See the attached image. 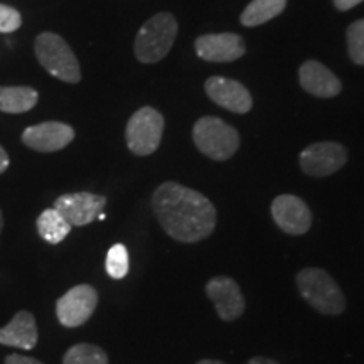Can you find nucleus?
I'll return each instance as SVG.
<instances>
[{"label":"nucleus","mask_w":364,"mask_h":364,"mask_svg":"<svg viewBox=\"0 0 364 364\" xmlns=\"http://www.w3.org/2000/svg\"><path fill=\"white\" fill-rule=\"evenodd\" d=\"M75 139V130L61 122H44V124L27 127L22 132V142L36 152H58L68 147Z\"/></svg>","instance_id":"obj_12"},{"label":"nucleus","mask_w":364,"mask_h":364,"mask_svg":"<svg viewBox=\"0 0 364 364\" xmlns=\"http://www.w3.org/2000/svg\"><path fill=\"white\" fill-rule=\"evenodd\" d=\"M21 26H22L21 14L14 7L0 4V34L16 33Z\"/></svg>","instance_id":"obj_23"},{"label":"nucleus","mask_w":364,"mask_h":364,"mask_svg":"<svg viewBox=\"0 0 364 364\" xmlns=\"http://www.w3.org/2000/svg\"><path fill=\"white\" fill-rule=\"evenodd\" d=\"M107 198L93 193L63 194L54 201V209L73 226H86L102 215Z\"/></svg>","instance_id":"obj_9"},{"label":"nucleus","mask_w":364,"mask_h":364,"mask_svg":"<svg viewBox=\"0 0 364 364\" xmlns=\"http://www.w3.org/2000/svg\"><path fill=\"white\" fill-rule=\"evenodd\" d=\"M248 364H280V363L273 361V359H268V358L257 356V358H252V359H250Z\"/></svg>","instance_id":"obj_27"},{"label":"nucleus","mask_w":364,"mask_h":364,"mask_svg":"<svg viewBox=\"0 0 364 364\" xmlns=\"http://www.w3.org/2000/svg\"><path fill=\"white\" fill-rule=\"evenodd\" d=\"M4 363L6 364H44V363H41L39 359L22 356V354H9V356L4 359Z\"/></svg>","instance_id":"obj_24"},{"label":"nucleus","mask_w":364,"mask_h":364,"mask_svg":"<svg viewBox=\"0 0 364 364\" xmlns=\"http://www.w3.org/2000/svg\"><path fill=\"white\" fill-rule=\"evenodd\" d=\"M39 339L36 317L29 311H19L7 326L0 327V344L31 351Z\"/></svg>","instance_id":"obj_16"},{"label":"nucleus","mask_w":364,"mask_h":364,"mask_svg":"<svg viewBox=\"0 0 364 364\" xmlns=\"http://www.w3.org/2000/svg\"><path fill=\"white\" fill-rule=\"evenodd\" d=\"M164 134V117L156 108L144 107L130 117L125 140L132 154L145 157L159 149Z\"/></svg>","instance_id":"obj_6"},{"label":"nucleus","mask_w":364,"mask_h":364,"mask_svg":"<svg viewBox=\"0 0 364 364\" xmlns=\"http://www.w3.org/2000/svg\"><path fill=\"white\" fill-rule=\"evenodd\" d=\"M204 88L208 97L226 110L233 113H248L252 110V95L238 81L213 76L206 81Z\"/></svg>","instance_id":"obj_14"},{"label":"nucleus","mask_w":364,"mask_h":364,"mask_svg":"<svg viewBox=\"0 0 364 364\" xmlns=\"http://www.w3.org/2000/svg\"><path fill=\"white\" fill-rule=\"evenodd\" d=\"M287 7V0H253L250 6L241 12V24L247 27L262 26L280 16Z\"/></svg>","instance_id":"obj_19"},{"label":"nucleus","mask_w":364,"mask_h":364,"mask_svg":"<svg viewBox=\"0 0 364 364\" xmlns=\"http://www.w3.org/2000/svg\"><path fill=\"white\" fill-rule=\"evenodd\" d=\"M196 364H225V363L216 361V359H201V361L196 363Z\"/></svg>","instance_id":"obj_28"},{"label":"nucleus","mask_w":364,"mask_h":364,"mask_svg":"<svg viewBox=\"0 0 364 364\" xmlns=\"http://www.w3.org/2000/svg\"><path fill=\"white\" fill-rule=\"evenodd\" d=\"M34 51L39 65L54 78L71 85L81 80L78 59L61 36L54 33L39 34L36 38Z\"/></svg>","instance_id":"obj_4"},{"label":"nucleus","mask_w":364,"mask_h":364,"mask_svg":"<svg viewBox=\"0 0 364 364\" xmlns=\"http://www.w3.org/2000/svg\"><path fill=\"white\" fill-rule=\"evenodd\" d=\"M63 364H108V354L100 346L81 343L68 349Z\"/></svg>","instance_id":"obj_20"},{"label":"nucleus","mask_w":364,"mask_h":364,"mask_svg":"<svg viewBox=\"0 0 364 364\" xmlns=\"http://www.w3.org/2000/svg\"><path fill=\"white\" fill-rule=\"evenodd\" d=\"M273 221L284 233L300 236L306 235L312 226V213L306 201L294 194H282L272 203Z\"/></svg>","instance_id":"obj_10"},{"label":"nucleus","mask_w":364,"mask_h":364,"mask_svg":"<svg viewBox=\"0 0 364 364\" xmlns=\"http://www.w3.org/2000/svg\"><path fill=\"white\" fill-rule=\"evenodd\" d=\"M152 209L162 230L179 243H198L213 235L216 208L206 196L177 182H164L152 196Z\"/></svg>","instance_id":"obj_1"},{"label":"nucleus","mask_w":364,"mask_h":364,"mask_svg":"<svg viewBox=\"0 0 364 364\" xmlns=\"http://www.w3.org/2000/svg\"><path fill=\"white\" fill-rule=\"evenodd\" d=\"M98 306V292L95 287L81 284L73 287L56 302L59 324L65 327H80L90 321Z\"/></svg>","instance_id":"obj_7"},{"label":"nucleus","mask_w":364,"mask_h":364,"mask_svg":"<svg viewBox=\"0 0 364 364\" xmlns=\"http://www.w3.org/2000/svg\"><path fill=\"white\" fill-rule=\"evenodd\" d=\"M206 294L215 304L216 314L225 322H233L245 312V297L240 285L225 275L213 277L206 284Z\"/></svg>","instance_id":"obj_11"},{"label":"nucleus","mask_w":364,"mask_h":364,"mask_svg":"<svg viewBox=\"0 0 364 364\" xmlns=\"http://www.w3.org/2000/svg\"><path fill=\"white\" fill-rule=\"evenodd\" d=\"M361 2H364V0H334V6L338 11L346 12V11H351L353 7L359 6Z\"/></svg>","instance_id":"obj_25"},{"label":"nucleus","mask_w":364,"mask_h":364,"mask_svg":"<svg viewBox=\"0 0 364 364\" xmlns=\"http://www.w3.org/2000/svg\"><path fill=\"white\" fill-rule=\"evenodd\" d=\"M39 95L34 88L27 86H0V112L26 113L33 110Z\"/></svg>","instance_id":"obj_17"},{"label":"nucleus","mask_w":364,"mask_h":364,"mask_svg":"<svg viewBox=\"0 0 364 364\" xmlns=\"http://www.w3.org/2000/svg\"><path fill=\"white\" fill-rule=\"evenodd\" d=\"M9 164H11V159H9L4 147H0V174H4L9 169Z\"/></svg>","instance_id":"obj_26"},{"label":"nucleus","mask_w":364,"mask_h":364,"mask_svg":"<svg viewBox=\"0 0 364 364\" xmlns=\"http://www.w3.org/2000/svg\"><path fill=\"white\" fill-rule=\"evenodd\" d=\"M36 228H38L41 238L49 245H59L71 231L70 223L59 215L54 208L41 213L38 221H36Z\"/></svg>","instance_id":"obj_18"},{"label":"nucleus","mask_w":364,"mask_h":364,"mask_svg":"<svg viewBox=\"0 0 364 364\" xmlns=\"http://www.w3.org/2000/svg\"><path fill=\"white\" fill-rule=\"evenodd\" d=\"M300 169L312 177H327L343 169L348 162V150L338 142L309 145L300 154Z\"/></svg>","instance_id":"obj_8"},{"label":"nucleus","mask_w":364,"mask_h":364,"mask_svg":"<svg viewBox=\"0 0 364 364\" xmlns=\"http://www.w3.org/2000/svg\"><path fill=\"white\" fill-rule=\"evenodd\" d=\"M177 38V21L171 12H159L140 27L135 38V58L144 65H154L169 54Z\"/></svg>","instance_id":"obj_3"},{"label":"nucleus","mask_w":364,"mask_h":364,"mask_svg":"<svg viewBox=\"0 0 364 364\" xmlns=\"http://www.w3.org/2000/svg\"><path fill=\"white\" fill-rule=\"evenodd\" d=\"M193 140L199 152L213 161H228L240 149V135L221 118L203 117L196 122Z\"/></svg>","instance_id":"obj_5"},{"label":"nucleus","mask_w":364,"mask_h":364,"mask_svg":"<svg viewBox=\"0 0 364 364\" xmlns=\"http://www.w3.org/2000/svg\"><path fill=\"white\" fill-rule=\"evenodd\" d=\"M299 80L307 93L317 98H334L343 90L338 76L318 61H306L299 70Z\"/></svg>","instance_id":"obj_15"},{"label":"nucleus","mask_w":364,"mask_h":364,"mask_svg":"<svg viewBox=\"0 0 364 364\" xmlns=\"http://www.w3.org/2000/svg\"><path fill=\"white\" fill-rule=\"evenodd\" d=\"M297 289L314 311L339 316L346 311V297L332 277L322 268H304L297 273Z\"/></svg>","instance_id":"obj_2"},{"label":"nucleus","mask_w":364,"mask_h":364,"mask_svg":"<svg viewBox=\"0 0 364 364\" xmlns=\"http://www.w3.org/2000/svg\"><path fill=\"white\" fill-rule=\"evenodd\" d=\"M348 51L353 63L364 66V19L348 27Z\"/></svg>","instance_id":"obj_22"},{"label":"nucleus","mask_w":364,"mask_h":364,"mask_svg":"<svg viewBox=\"0 0 364 364\" xmlns=\"http://www.w3.org/2000/svg\"><path fill=\"white\" fill-rule=\"evenodd\" d=\"M196 53L209 63H231L247 53L245 43L238 34H206L196 39Z\"/></svg>","instance_id":"obj_13"},{"label":"nucleus","mask_w":364,"mask_h":364,"mask_svg":"<svg viewBox=\"0 0 364 364\" xmlns=\"http://www.w3.org/2000/svg\"><path fill=\"white\" fill-rule=\"evenodd\" d=\"M2 230H4V216H2V211H0V235H2Z\"/></svg>","instance_id":"obj_29"},{"label":"nucleus","mask_w":364,"mask_h":364,"mask_svg":"<svg viewBox=\"0 0 364 364\" xmlns=\"http://www.w3.org/2000/svg\"><path fill=\"white\" fill-rule=\"evenodd\" d=\"M105 267H107V273L112 277L113 280H122L125 279L127 273H129V250H127L125 245L117 243L108 250L107 253V262H105Z\"/></svg>","instance_id":"obj_21"}]
</instances>
